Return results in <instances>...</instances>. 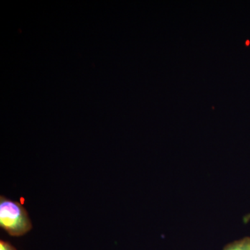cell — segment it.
Wrapping results in <instances>:
<instances>
[{
    "instance_id": "cell-1",
    "label": "cell",
    "mask_w": 250,
    "mask_h": 250,
    "mask_svg": "<svg viewBox=\"0 0 250 250\" xmlns=\"http://www.w3.org/2000/svg\"><path fill=\"white\" fill-rule=\"evenodd\" d=\"M0 227L10 236H21L32 228L27 210L20 202L0 197Z\"/></svg>"
},
{
    "instance_id": "cell-2",
    "label": "cell",
    "mask_w": 250,
    "mask_h": 250,
    "mask_svg": "<svg viewBox=\"0 0 250 250\" xmlns=\"http://www.w3.org/2000/svg\"><path fill=\"white\" fill-rule=\"evenodd\" d=\"M223 250H250V237L229 243Z\"/></svg>"
},
{
    "instance_id": "cell-3",
    "label": "cell",
    "mask_w": 250,
    "mask_h": 250,
    "mask_svg": "<svg viewBox=\"0 0 250 250\" xmlns=\"http://www.w3.org/2000/svg\"><path fill=\"white\" fill-rule=\"evenodd\" d=\"M0 250H17L9 242L0 241Z\"/></svg>"
},
{
    "instance_id": "cell-4",
    "label": "cell",
    "mask_w": 250,
    "mask_h": 250,
    "mask_svg": "<svg viewBox=\"0 0 250 250\" xmlns=\"http://www.w3.org/2000/svg\"><path fill=\"white\" fill-rule=\"evenodd\" d=\"M250 221V213L249 214L246 215V216L243 218V223H248Z\"/></svg>"
}]
</instances>
